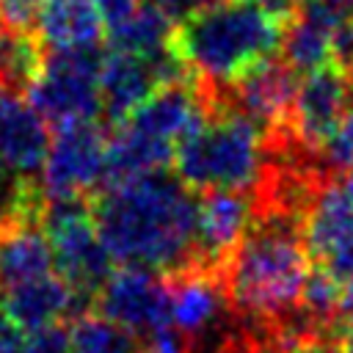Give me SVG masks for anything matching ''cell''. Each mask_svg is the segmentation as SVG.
I'll return each mask as SVG.
<instances>
[{
  "label": "cell",
  "instance_id": "obj_32",
  "mask_svg": "<svg viewBox=\"0 0 353 353\" xmlns=\"http://www.w3.org/2000/svg\"><path fill=\"white\" fill-rule=\"evenodd\" d=\"M149 3L163 8L171 19H185V17H190L196 11H204V8L215 6V3H223V0H149Z\"/></svg>",
  "mask_w": 353,
  "mask_h": 353
},
{
  "label": "cell",
  "instance_id": "obj_3",
  "mask_svg": "<svg viewBox=\"0 0 353 353\" xmlns=\"http://www.w3.org/2000/svg\"><path fill=\"white\" fill-rule=\"evenodd\" d=\"M287 28L254 0H223L185 17L174 28V52L210 94L232 85L254 66L276 58Z\"/></svg>",
  "mask_w": 353,
  "mask_h": 353
},
{
  "label": "cell",
  "instance_id": "obj_11",
  "mask_svg": "<svg viewBox=\"0 0 353 353\" xmlns=\"http://www.w3.org/2000/svg\"><path fill=\"white\" fill-rule=\"evenodd\" d=\"M185 77H190V72L185 69L174 47L168 52L149 55V58L110 50L108 55H102V72H99L102 113L105 119H110V124H119L138 105H143L154 91Z\"/></svg>",
  "mask_w": 353,
  "mask_h": 353
},
{
  "label": "cell",
  "instance_id": "obj_4",
  "mask_svg": "<svg viewBox=\"0 0 353 353\" xmlns=\"http://www.w3.org/2000/svg\"><path fill=\"white\" fill-rule=\"evenodd\" d=\"M212 113V94L193 77L154 91L124 116L108 143V185L165 168Z\"/></svg>",
  "mask_w": 353,
  "mask_h": 353
},
{
  "label": "cell",
  "instance_id": "obj_22",
  "mask_svg": "<svg viewBox=\"0 0 353 353\" xmlns=\"http://www.w3.org/2000/svg\"><path fill=\"white\" fill-rule=\"evenodd\" d=\"M41 44L30 33L0 25V83L17 91L30 88L41 69Z\"/></svg>",
  "mask_w": 353,
  "mask_h": 353
},
{
  "label": "cell",
  "instance_id": "obj_31",
  "mask_svg": "<svg viewBox=\"0 0 353 353\" xmlns=\"http://www.w3.org/2000/svg\"><path fill=\"white\" fill-rule=\"evenodd\" d=\"M254 3H256L270 19H276V22L284 25V28H290V25L295 22V17H298L303 0H254Z\"/></svg>",
  "mask_w": 353,
  "mask_h": 353
},
{
  "label": "cell",
  "instance_id": "obj_1",
  "mask_svg": "<svg viewBox=\"0 0 353 353\" xmlns=\"http://www.w3.org/2000/svg\"><path fill=\"white\" fill-rule=\"evenodd\" d=\"M91 210L113 262L160 276L199 265V199L165 168L102 188Z\"/></svg>",
  "mask_w": 353,
  "mask_h": 353
},
{
  "label": "cell",
  "instance_id": "obj_23",
  "mask_svg": "<svg viewBox=\"0 0 353 353\" xmlns=\"http://www.w3.org/2000/svg\"><path fill=\"white\" fill-rule=\"evenodd\" d=\"M135 336L102 314H80L69 328V353H135Z\"/></svg>",
  "mask_w": 353,
  "mask_h": 353
},
{
  "label": "cell",
  "instance_id": "obj_10",
  "mask_svg": "<svg viewBox=\"0 0 353 353\" xmlns=\"http://www.w3.org/2000/svg\"><path fill=\"white\" fill-rule=\"evenodd\" d=\"M350 108V80L336 63L303 74L292 102L290 132L292 146L309 157H320L328 141L336 135Z\"/></svg>",
  "mask_w": 353,
  "mask_h": 353
},
{
  "label": "cell",
  "instance_id": "obj_2",
  "mask_svg": "<svg viewBox=\"0 0 353 353\" xmlns=\"http://www.w3.org/2000/svg\"><path fill=\"white\" fill-rule=\"evenodd\" d=\"M312 256L303 240V218L256 204V218L223 265L232 309L254 328H276L301 312Z\"/></svg>",
  "mask_w": 353,
  "mask_h": 353
},
{
  "label": "cell",
  "instance_id": "obj_14",
  "mask_svg": "<svg viewBox=\"0 0 353 353\" xmlns=\"http://www.w3.org/2000/svg\"><path fill=\"white\" fill-rule=\"evenodd\" d=\"M47 201H30L0 215V290L52 273L55 256L41 223Z\"/></svg>",
  "mask_w": 353,
  "mask_h": 353
},
{
  "label": "cell",
  "instance_id": "obj_21",
  "mask_svg": "<svg viewBox=\"0 0 353 353\" xmlns=\"http://www.w3.org/2000/svg\"><path fill=\"white\" fill-rule=\"evenodd\" d=\"M171 41H174L171 17L154 3H143L130 19L110 28V50H119V52L149 58V55L168 52L174 47Z\"/></svg>",
  "mask_w": 353,
  "mask_h": 353
},
{
  "label": "cell",
  "instance_id": "obj_18",
  "mask_svg": "<svg viewBox=\"0 0 353 353\" xmlns=\"http://www.w3.org/2000/svg\"><path fill=\"white\" fill-rule=\"evenodd\" d=\"M353 237V204L342 182L323 176L303 212V240L312 262H328Z\"/></svg>",
  "mask_w": 353,
  "mask_h": 353
},
{
  "label": "cell",
  "instance_id": "obj_24",
  "mask_svg": "<svg viewBox=\"0 0 353 353\" xmlns=\"http://www.w3.org/2000/svg\"><path fill=\"white\" fill-rule=\"evenodd\" d=\"M256 353H342L336 331H312L301 325L254 331Z\"/></svg>",
  "mask_w": 353,
  "mask_h": 353
},
{
  "label": "cell",
  "instance_id": "obj_33",
  "mask_svg": "<svg viewBox=\"0 0 353 353\" xmlns=\"http://www.w3.org/2000/svg\"><path fill=\"white\" fill-rule=\"evenodd\" d=\"M339 323L347 325V331H353V279L345 281V292H342V306H339Z\"/></svg>",
  "mask_w": 353,
  "mask_h": 353
},
{
  "label": "cell",
  "instance_id": "obj_5",
  "mask_svg": "<svg viewBox=\"0 0 353 353\" xmlns=\"http://www.w3.org/2000/svg\"><path fill=\"white\" fill-rule=\"evenodd\" d=\"M174 165L190 190L256 193L276 165V152L256 121L212 99L210 119L179 146Z\"/></svg>",
  "mask_w": 353,
  "mask_h": 353
},
{
  "label": "cell",
  "instance_id": "obj_35",
  "mask_svg": "<svg viewBox=\"0 0 353 353\" xmlns=\"http://www.w3.org/2000/svg\"><path fill=\"white\" fill-rule=\"evenodd\" d=\"M342 353H353V331L345 334V339H342Z\"/></svg>",
  "mask_w": 353,
  "mask_h": 353
},
{
  "label": "cell",
  "instance_id": "obj_28",
  "mask_svg": "<svg viewBox=\"0 0 353 353\" xmlns=\"http://www.w3.org/2000/svg\"><path fill=\"white\" fill-rule=\"evenodd\" d=\"M334 63L353 72V11H345L334 30Z\"/></svg>",
  "mask_w": 353,
  "mask_h": 353
},
{
  "label": "cell",
  "instance_id": "obj_20",
  "mask_svg": "<svg viewBox=\"0 0 353 353\" xmlns=\"http://www.w3.org/2000/svg\"><path fill=\"white\" fill-rule=\"evenodd\" d=\"M105 19L94 0H44L36 39L50 52L94 50L102 41Z\"/></svg>",
  "mask_w": 353,
  "mask_h": 353
},
{
  "label": "cell",
  "instance_id": "obj_17",
  "mask_svg": "<svg viewBox=\"0 0 353 353\" xmlns=\"http://www.w3.org/2000/svg\"><path fill=\"white\" fill-rule=\"evenodd\" d=\"M83 303L85 301L74 292V287L58 273H47L0 290V312L22 331L58 325V320H63Z\"/></svg>",
  "mask_w": 353,
  "mask_h": 353
},
{
  "label": "cell",
  "instance_id": "obj_19",
  "mask_svg": "<svg viewBox=\"0 0 353 353\" xmlns=\"http://www.w3.org/2000/svg\"><path fill=\"white\" fill-rule=\"evenodd\" d=\"M345 11L323 0H303L295 22L284 33V63L295 74H309L334 63V30Z\"/></svg>",
  "mask_w": 353,
  "mask_h": 353
},
{
  "label": "cell",
  "instance_id": "obj_34",
  "mask_svg": "<svg viewBox=\"0 0 353 353\" xmlns=\"http://www.w3.org/2000/svg\"><path fill=\"white\" fill-rule=\"evenodd\" d=\"M342 188H345V193H347V199H350V204H353V168L345 174V179H342Z\"/></svg>",
  "mask_w": 353,
  "mask_h": 353
},
{
  "label": "cell",
  "instance_id": "obj_13",
  "mask_svg": "<svg viewBox=\"0 0 353 353\" xmlns=\"http://www.w3.org/2000/svg\"><path fill=\"white\" fill-rule=\"evenodd\" d=\"M298 94V74L284 61H265L237 77L232 85L212 94L215 102H223L251 121H256L270 141L284 138L290 132L292 102Z\"/></svg>",
  "mask_w": 353,
  "mask_h": 353
},
{
  "label": "cell",
  "instance_id": "obj_27",
  "mask_svg": "<svg viewBox=\"0 0 353 353\" xmlns=\"http://www.w3.org/2000/svg\"><path fill=\"white\" fill-rule=\"evenodd\" d=\"M17 353H69V331L61 325L25 331Z\"/></svg>",
  "mask_w": 353,
  "mask_h": 353
},
{
  "label": "cell",
  "instance_id": "obj_7",
  "mask_svg": "<svg viewBox=\"0 0 353 353\" xmlns=\"http://www.w3.org/2000/svg\"><path fill=\"white\" fill-rule=\"evenodd\" d=\"M102 55L94 50H61L41 61L36 80L30 83V105L52 127H69L97 121L102 113Z\"/></svg>",
  "mask_w": 353,
  "mask_h": 353
},
{
  "label": "cell",
  "instance_id": "obj_30",
  "mask_svg": "<svg viewBox=\"0 0 353 353\" xmlns=\"http://www.w3.org/2000/svg\"><path fill=\"white\" fill-rule=\"evenodd\" d=\"M94 3H97V8H99L102 19H105L110 28L121 25L124 19H130V17L141 8V0H94Z\"/></svg>",
  "mask_w": 353,
  "mask_h": 353
},
{
  "label": "cell",
  "instance_id": "obj_15",
  "mask_svg": "<svg viewBox=\"0 0 353 353\" xmlns=\"http://www.w3.org/2000/svg\"><path fill=\"white\" fill-rule=\"evenodd\" d=\"M256 218V196L245 190H207L199 199V265L221 268L248 234Z\"/></svg>",
  "mask_w": 353,
  "mask_h": 353
},
{
  "label": "cell",
  "instance_id": "obj_29",
  "mask_svg": "<svg viewBox=\"0 0 353 353\" xmlns=\"http://www.w3.org/2000/svg\"><path fill=\"white\" fill-rule=\"evenodd\" d=\"M135 353H190V345L185 342V336H179L171 325L154 331L152 336H146Z\"/></svg>",
  "mask_w": 353,
  "mask_h": 353
},
{
  "label": "cell",
  "instance_id": "obj_9",
  "mask_svg": "<svg viewBox=\"0 0 353 353\" xmlns=\"http://www.w3.org/2000/svg\"><path fill=\"white\" fill-rule=\"evenodd\" d=\"M108 143L110 135L97 121L61 127L50 143L41 165L39 188L47 201L85 199L108 182Z\"/></svg>",
  "mask_w": 353,
  "mask_h": 353
},
{
  "label": "cell",
  "instance_id": "obj_12",
  "mask_svg": "<svg viewBox=\"0 0 353 353\" xmlns=\"http://www.w3.org/2000/svg\"><path fill=\"white\" fill-rule=\"evenodd\" d=\"M99 314L110 323L138 336H152L154 331L168 325V287L165 276L121 265L119 270H110L102 290L97 292Z\"/></svg>",
  "mask_w": 353,
  "mask_h": 353
},
{
  "label": "cell",
  "instance_id": "obj_25",
  "mask_svg": "<svg viewBox=\"0 0 353 353\" xmlns=\"http://www.w3.org/2000/svg\"><path fill=\"white\" fill-rule=\"evenodd\" d=\"M320 157L328 168H353V105L347 108L336 135L328 141Z\"/></svg>",
  "mask_w": 353,
  "mask_h": 353
},
{
  "label": "cell",
  "instance_id": "obj_8",
  "mask_svg": "<svg viewBox=\"0 0 353 353\" xmlns=\"http://www.w3.org/2000/svg\"><path fill=\"white\" fill-rule=\"evenodd\" d=\"M168 287V325L185 336L190 353H215L229 336L226 323L232 301L221 268L193 265L165 276Z\"/></svg>",
  "mask_w": 353,
  "mask_h": 353
},
{
  "label": "cell",
  "instance_id": "obj_26",
  "mask_svg": "<svg viewBox=\"0 0 353 353\" xmlns=\"http://www.w3.org/2000/svg\"><path fill=\"white\" fill-rule=\"evenodd\" d=\"M44 0H0V25L30 33L39 22Z\"/></svg>",
  "mask_w": 353,
  "mask_h": 353
},
{
  "label": "cell",
  "instance_id": "obj_16",
  "mask_svg": "<svg viewBox=\"0 0 353 353\" xmlns=\"http://www.w3.org/2000/svg\"><path fill=\"white\" fill-rule=\"evenodd\" d=\"M44 116L22 99V91L0 83V165L22 179H33L50 152Z\"/></svg>",
  "mask_w": 353,
  "mask_h": 353
},
{
  "label": "cell",
  "instance_id": "obj_6",
  "mask_svg": "<svg viewBox=\"0 0 353 353\" xmlns=\"http://www.w3.org/2000/svg\"><path fill=\"white\" fill-rule=\"evenodd\" d=\"M41 223L52 245L58 276H63L83 301L97 298L105 279L110 276L113 256L102 243L88 201L85 199L47 201L41 212Z\"/></svg>",
  "mask_w": 353,
  "mask_h": 353
}]
</instances>
